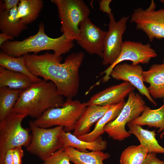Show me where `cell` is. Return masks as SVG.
I'll use <instances>...</instances> for the list:
<instances>
[{
  "mask_svg": "<svg viewBox=\"0 0 164 164\" xmlns=\"http://www.w3.org/2000/svg\"><path fill=\"white\" fill-rule=\"evenodd\" d=\"M29 70L34 76L53 82L59 94L72 98L78 94L79 69L84 58L83 52L73 53L61 63V56L48 52L41 55L29 53L23 56Z\"/></svg>",
  "mask_w": 164,
  "mask_h": 164,
  "instance_id": "obj_1",
  "label": "cell"
},
{
  "mask_svg": "<svg viewBox=\"0 0 164 164\" xmlns=\"http://www.w3.org/2000/svg\"><path fill=\"white\" fill-rule=\"evenodd\" d=\"M64 102L63 96L57 93L55 85L43 80L21 92L12 112L37 119L50 108L62 107Z\"/></svg>",
  "mask_w": 164,
  "mask_h": 164,
  "instance_id": "obj_2",
  "label": "cell"
},
{
  "mask_svg": "<svg viewBox=\"0 0 164 164\" xmlns=\"http://www.w3.org/2000/svg\"><path fill=\"white\" fill-rule=\"evenodd\" d=\"M73 41L63 34L57 38L49 37L45 33L44 23L41 22L36 34L22 41H7L0 47L1 51L14 57L46 50H53L54 54L61 56L74 47Z\"/></svg>",
  "mask_w": 164,
  "mask_h": 164,
  "instance_id": "obj_3",
  "label": "cell"
},
{
  "mask_svg": "<svg viewBox=\"0 0 164 164\" xmlns=\"http://www.w3.org/2000/svg\"><path fill=\"white\" fill-rule=\"evenodd\" d=\"M87 106L86 102L67 98L62 107L47 110L33 121L41 128L61 126L63 127L64 132H70L74 130L77 121Z\"/></svg>",
  "mask_w": 164,
  "mask_h": 164,
  "instance_id": "obj_4",
  "label": "cell"
},
{
  "mask_svg": "<svg viewBox=\"0 0 164 164\" xmlns=\"http://www.w3.org/2000/svg\"><path fill=\"white\" fill-rule=\"evenodd\" d=\"M26 116L25 114L12 112L0 121V164H5L8 151L19 146L27 147L30 144L32 134L22 125Z\"/></svg>",
  "mask_w": 164,
  "mask_h": 164,
  "instance_id": "obj_5",
  "label": "cell"
},
{
  "mask_svg": "<svg viewBox=\"0 0 164 164\" xmlns=\"http://www.w3.org/2000/svg\"><path fill=\"white\" fill-rule=\"evenodd\" d=\"M56 6L61 24V31L68 39L76 40L79 25L88 17L90 10L82 0H51Z\"/></svg>",
  "mask_w": 164,
  "mask_h": 164,
  "instance_id": "obj_6",
  "label": "cell"
},
{
  "mask_svg": "<svg viewBox=\"0 0 164 164\" xmlns=\"http://www.w3.org/2000/svg\"><path fill=\"white\" fill-rule=\"evenodd\" d=\"M29 126L32 132L30 143L26 150L43 161L63 147L61 137L63 127L56 126L52 128L39 127L30 120Z\"/></svg>",
  "mask_w": 164,
  "mask_h": 164,
  "instance_id": "obj_7",
  "label": "cell"
},
{
  "mask_svg": "<svg viewBox=\"0 0 164 164\" xmlns=\"http://www.w3.org/2000/svg\"><path fill=\"white\" fill-rule=\"evenodd\" d=\"M146 105L142 96L132 91L118 116L104 127L105 132L109 137L119 141L129 137L131 135L126 130L125 126L139 116Z\"/></svg>",
  "mask_w": 164,
  "mask_h": 164,
  "instance_id": "obj_8",
  "label": "cell"
},
{
  "mask_svg": "<svg viewBox=\"0 0 164 164\" xmlns=\"http://www.w3.org/2000/svg\"><path fill=\"white\" fill-rule=\"evenodd\" d=\"M155 8L152 0L147 9H134L130 18V22L136 24L137 28L143 32L150 42L155 39H164V9L155 10Z\"/></svg>",
  "mask_w": 164,
  "mask_h": 164,
  "instance_id": "obj_9",
  "label": "cell"
},
{
  "mask_svg": "<svg viewBox=\"0 0 164 164\" xmlns=\"http://www.w3.org/2000/svg\"><path fill=\"white\" fill-rule=\"evenodd\" d=\"M109 22L108 29L105 36L103 45L102 64H112L119 57L122 48V36L127 28L129 16H123L118 21L115 20L112 12L108 15Z\"/></svg>",
  "mask_w": 164,
  "mask_h": 164,
  "instance_id": "obj_10",
  "label": "cell"
},
{
  "mask_svg": "<svg viewBox=\"0 0 164 164\" xmlns=\"http://www.w3.org/2000/svg\"><path fill=\"white\" fill-rule=\"evenodd\" d=\"M157 56L156 52L149 43L144 44L139 42L125 41L123 42L121 50L118 59L112 64L101 72V75H104L102 79V82L105 83L109 80L113 68L122 61H130L134 65L146 64Z\"/></svg>",
  "mask_w": 164,
  "mask_h": 164,
  "instance_id": "obj_11",
  "label": "cell"
},
{
  "mask_svg": "<svg viewBox=\"0 0 164 164\" xmlns=\"http://www.w3.org/2000/svg\"><path fill=\"white\" fill-rule=\"evenodd\" d=\"M79 31L76 41L88 53L103 57V45L107 31L95 25L89 17L83 20L79 25Z\"/></svg>",
  "mask_w": 164,
  "mask_h": 164,
  "instance_id": "obj_12",
  "label": "cell"
},
{
  "mask_svg": "<svg viewBox=\"0 0 164 164\" xmlns=\"http://www.w3.org/2000/svg\"><path fill=\"white\" fill-rule=\"evenodd\" d=\"M143 69L139 64L134 65L124 63L115 65L112 69L110 76L117 80L129 82L142 95L155 106L157 104L149 94L147 87L145 85L143 80Z\"/></svg>",
  "mask_w": 164,
  "mask_h": 164,
  "instance_id": "obj_13",
  "label": "cell"
},
{
  "mask_svg": "<svg viewBox=\"0 0 164 164\" xmlns=\"http://www.w3.org/2000/svg\"><path fill=\"white\" fill-rule=\"evenodd\" d=\"M135 88L129 82L124 81L111 86L92 95L86 102L87 106L96 105L101 106L116 104L122 100Z\"/></svg>",
  "mask_w": 164,
  "mask_h": 164,
  "instance_id": "obj_14",
  "label": "cell"
},
{
  "mask_svg": "<svg viewBox=\"0 0 164 164\" xmlns=\"http://www.w3.org/2000/svg\"><path fill=\"white\" fill-rule=\"evenodd\" d=\"M111 106L91 105L87 106L77 121L73 134L78 137L90 132L93 125L104 115Z\"/></svg>",
  "mask_w": 164,
  "mask_h": 164,
  "instance_id": "obj_15",
  "label": "cell"
},
{
  "mask_svg": "<svg viewBox=\"0 0 164 164\" xmlns=\"http://www.w3.org/2000/svg\"><path fill=\"white\" fill-rule=\"evenodd\" d=\"M144 82L149 84L148 93L153 99L164 98V63L152 64L142 73Z\"/></svg>",
  "mask_w": 164,
  "mask_h": 164,
  "instance_id": "obj_16",
  "label": "cell"
},
{
  "mask_svg": "<svg viewBox=\"0 0 164 164\" xmlns=\"http://www.w3.org/2000/svg\"><path fill=\"white\" fill-rule=\"evenodd\" d=\"M27 28L18 16V6L7 12L0 9V30L1 33L13 37H18Z\"/></svg>",
  "mask_w": 164,
  "mask_h": 164,
  "instance_id": "obj_17",
  "label": "cell"
},
{
  "mask_svg": "<svg viewBox=\"0 0 164 164\" xmlns=\"http://www.w3.org/2000/svg\"><path fill=\"white\" fill-rule=\"evenodd\" d=\"M61 137L63 147H70L82 152H88L87 150L93 151H102L107 147V142L101 136L94 141L86 142L79 139L70 132H65L63 130Z\"/></svg>",
  "mask_w": 164,
  "mask_h": 164,
  "instance_id": "obj_18",
  "label": "cell"
},
{
  "mask_svg": "<svg viewBox=\"0 0 164 164\" xmlns=\"http://www.w3.org/2000/svg\"><path fill=\"white\" fill-rule=\"evenodd\" d=\"M125 102L124 99L119 103L111 105L104 115L96 122L92 131L77 137L80 140L90 142L94 141L101 136L105 132L104 130L105 126L117 118Z\"/></svg>",
  "mask_w": 164,
  "mask_h": 164,
  "instance_id": "obj_19",
  "label": "cell"
},
{
  "mask_svg": "<svg viewBox=\"0 0 164 164\" xmlns=\"http://www.w3.org/2000/svg\"><path fill=\"white\" fill-rule=\"evenodd\" d=\"M127 125L129 128L128 133L131 135H134L137 138L140 145L144 146L148 149L149 153L164 154V148L159 144L156 140L155 130L151 131L145 129L141 126L130 122Z\"/></svg>",
  "mask_w": 164,
  "mask_h": 164,
  "instance_id": "obj_20",
  "label": "cell"
},
{
  "mask_svg": "<svg viewBox=\"0 0 164 164\" xmlns=\"http://www.w3.org/2000/svg\"><path fill=\"white\" fill-rule=\"evenodd\" d=\"M33 83L26 75L0 67V88L6 87L22 91Z\"/></svg>",
  "mask_w": 164,
  "mask_h": 164,
  "instance_id": "obj_21",
  "label": "cell"
},
{
  "mask_svg": "<svg viewBox=\"0 0 164 164\" xmlns=\"http://www.w3.org/2000/svg\"><path fill=\"white\" fill-rule=\"evenodd\" d=\"M130 123L140 126L147 125L159 128L158 133L164 130V104L159 108L152 109L146 105L141 114Z\"/></svg>",
  "mask_w": 164,
  "mask_h": 164,
  "instance_id": "obj_22",
  "label": "cell"
},
{
  "mask_svg": "<svg viewBox=\"0 0 164 164\" xmlns=\"http://www.w3.org/2000/svg\"><path fill=\"white\" fill-rule=\"evenodd\" d=\"M74 164H104L103 161L109 158L111 155L102 151L82 152L70 147H64Z\"/></svg>",
  "mask_w": 164,
  "mask_h": 164,
  "instance_id": "obj_23",
  "label": "cell"
},
{
  "mask_svg": "<svg viewBox=\"0 0 164 164\" xmlns=\"http://www.w3.org/2000/svg\"><path fill=\"white\" fill-rule=\"evenodd\" d=\"M0 65L5 69L24 74L29 77L34 83L42 80L33 74L28 69L23 56L14 57L2 51L0 52Z\"/></svg>",
  "mask_w": 164,
  "mask_h": 164,
  "instance_id": "obj_24",
  "label": "cell"
},
{
  "mask_svg": "<svg viewBox=\"0 0 164 164\" xmlns=\"http://www.w3.org/2000/svg\"><path fill=\"white\" fill-rule=\"evenodd\" d=\"M43 6L41 0H20L18 5V16L27 25L35 20Z\"/></svg>",
  "mask_w": 164,
  "mask_h": 164,
  "instance_id": "obj_25",
  "label": "cell"
},
{
  "mask_svg": "<svg viewBox=\"0 0 164 164\" xmlns=\"http://www.w3.org/2000/svg\"><path fill=\"white\" fill-rule=\"evenodd\" d=\"M21 91L6 87L0 88V121L12 113Z\"/></svg>",
  "mask_w": 164,
  "mask_h": 164,
  "instance_id": "obj_26",
  "label": "cell"
},
{
  "mask_svg": "<svg viewBox=\"0 0 164 164\" xmlns=\"http://www.w3.org/2000/svg\"><path fill=\"white\" fill-rule=\"evenodd\" d=\"M148 153V149L142 145L130 146L122 152L120 164H143Z\"/></svg>",
  "mask_w": 164,
  "mask_h": 164,
  "instance_id": "obj_27",
  "label": "cell"
},
{
  "mask_svg": "<svg viewBox=\"0 0 164 164\" xmlns=\"http://www.w3.org/2000/svg\"><path fill=\"white\" fill-rule=\"evenodd\" d=\"M68 155L62 147L44 161L43 164H71Z\"/></svg>",
  "mask_w": 164,
  "mask_h": 164,
  "instance_id": "obj_28",
  "label": "cell"
},
{
  "mask_svg": "<svg viewBox=\"0 0 164 164\" xmlns=\"http://www.w3.org/2000/svg\"><path fill=\"white\" fill-rule=\"evenodd\" d=\"M22 147H17L12 149V158L14 164H22V159L24 155V151Z\"/></svg>",
  "mask_w": 164,
  "mask_h": 164,
  "instance_id": "obj_29",
  "label": "cell"
},
{
  "mask_svg": "<svg viewBox=\"0 0 164 164\" xmlns=\"http://www.w3.org/2000/svg\"><path fill=\"white\" fill-rule=\"evenodd\" d=\"M20 2L19 0H4L0 1V9L7 12L18 6Z\"/></svg>",
  "mask_w": 164,
  "mask_h": 164,
  "instance_id": "obj_30",
  "label": "cell"
},
{
  "mask_svg": "<svg viewBox=\"0 0 164 164\" xmlns=\"http://www.w3.org/2000/svg\"><path fill=\"white\" fill-rule=\"evenodd\" d=\"M143 164H164V161L158 159L156 153H149L147 155Z\"/></svg>",
  "mask_w": 164,
  "mask_h": 164,
  "instance_id": "obj_31",
  "label": "cell"
},
{
  "mask_svg": "<svg viewBox=\"0 0 164 164\" xmlns=\"http://www.w3.org/2000/svg\"><path fill=\"white\" fill-rule=\"evenodd\" d=\"M112 0H101L99 3V9L103 13L110 15L112 12L110 6Z\"/></svg>",
  "mask_w": 164,
  "mask_h": 164,
  "instance_id": "obj_32",
  "label": "cell"
},
{
  "mask_svg": "<svg viewBox=\"0 0 164 164\" xmlns=\"http://www.w3.org/2000/svg\"><path fill=\"white\" fill-rule=\"evenodd\" d=\"M5 164H14L12 155V150L8 151L6 154L5 160Z\"/></svg>",
  "mask_w": 164,
  "mask_h": 164,
  "instance_id": "obj_33",
  "label": "cell"
},
{
  "mask_svg": "<svg viewBox=\"0 0 164 164\" xmlns=\"http://www.w3.org/2000/svg\"><path fill=\"white\" fill-rule=\"evenodd\" d=\"M14 37L5 33H0V46L8 40H12Z\"/></svg>",
  "mask_w": 164,
  "mask_h": 164,
  "instance_id": "obj_34",
  "label": "cell"
},
{
  "mask_svg": "<svg viewBox=\"0 0 164 164\" xmlns=\"http://www.w3.org/2000/svg\"><path fill=\"white\" fill-rule=\"evenodd\" d=\"M163 135H164V130L163 131V132L160 135V136L161 138H162L163 137Z\"/></svg>",
  "mask_w": 164,
  "mask_h": 164,
  "instance_id": "obj_35",
  "label": "cell"
},
{
  "mask_svg": "<svg viewBox=\"0 0 164 164\" xmlns=\"http://www.w3.org/2000/svg\"><path fill=\"white\" fill-rule=\"evenodd\" d=\"M160 1L162 3L164 4V0H160Z\"/></svg>",
  "mask_w": 164,
  "mask_h": 164,
  "instance_id": "obj_36",
  "label": "cell"
},
{
  "mask_svg": "<svg viewBox=\"0 0 164 164\" xmlns=\"http://www.w3.org/2000/svg\"><path fill=\"white\" fill-rule=\"evenodd\" d=\"M163 63H164V59H163Z\"/></svg>",
  "mask_w": 164,
  "mask_h": 164,
  "instance_id": "obj_37",
  "label": "cell"
},
{
  "mask_svg": "<svg viewBox=\"0 0 164 164\" xmlns=\"http://www.w3.org/2000/svg\"><path fill=\"white\" fill-rule=\"evenodd\" d=\"M163 102H164V98H163Z\"/></svg>",
  "mask_w": 164,
  "mask_h": 164,
  "instance_id": "obj_38",
  "label": "cell"
}]
</instances>
